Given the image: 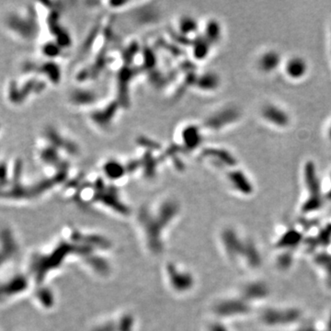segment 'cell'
<instances>
[{"instance_id": "obj_1", "label": "cell", "mask_w": 331, "mask_h": 331, "mask_svg": "<svg viewBox=\"0 0 331 331\" xmlns=\"http://www.w3.org/2000/svg\"><path fill=\"white\" fill-rule=\"evenodd\" d=\"M34 285L21 265L0 273V307H6L31 295Z\"/></svg>"}, {"instance_id": "obj_2", "label": "cell", "mask_w": 331, "mask_h": 331, "mask_svg": "<svg viewBox=\"0 0 331 331\" xmlns=\"http://www.w3.org/2000/svg\"><path fill=\"white\" fill-rule=\"evenodd\" d=\"M21 255V238L15 228L0 225V273L20 265Z\"/></svg>"}, {"instance_id": "obj_3", "label": "cell", "mask_w": 331, "mask_h": 331, "mask_svg": "<svg viewBox=\"0 0 331 331\" xmlns=\"http://www.w3.org/2000/svg\"><path fill=\"white\" fill-rule=\"evenodd\" d=\"M304 70H305V65L302 60L295 59L291 61L288 65V73L292 76L298 77L304 74Z\"/></svg>"}]
</instances>
